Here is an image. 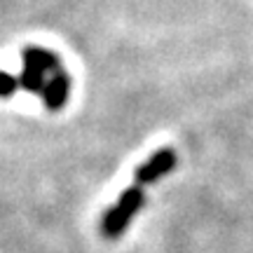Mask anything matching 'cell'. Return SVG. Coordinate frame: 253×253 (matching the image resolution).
Segmentation results:
<instances>
[{"instance_id":"6da1fadb","label":"cell","mask_w":253,"mask_h":253,"mask_svg":"<svg viewBox=\"0 0 253 253\" xmlns=\"http://www.w3.org/2000/svg\"><path fill=\"white\" fill-rule=\"evenodd\" d=\"M59 71H63L59 54L49 52L45 47H28L24 52V71L19 78V87L33 94H42L47 82L54 78Z\"/></svg>"},{"instance_id":"7a4b0ae2","label":"cell","mask_w":253,"mask_h":253,"mask_svg":"<svg viewBox=\"0 0 253 253\" xmlns=\"http://www.w3.org/2000/svg\"><path fill=\"white\" fill-rule=\"evenodd\" d=\"M143 204H145L143 188L136 185V183H131V185H129V188L118 197V202L106 211L103 223H101L103 235L108 237V239H118V237H122L126 232V227H129V223L136 218V213L143 209Z\"/></svg>"},{"instance_id":"3957f363","label":"cell","mask_w":253,"mask_h":253,"mask_svg":"<svg viewBox=\"0 0 253 253\" xmlns=\"http://www.w3.org/2000/svg\"><path fill=\"white\" fill-rule=\"evenodd\" d=\"M176 162H178V157H176V150L173 148H162V150H157L153 157H148L134 173V183L136 185H153L157 183L160 178L164 176H169V173L176 169Z\"/></svg>"},{"instance_id":"277c9868","label":"cell","mask_w":253,"mask_h":253,"mask_svg":"<svg viewBox=\"0 0 253 253\" xmlns=\"http://www.w3.org/2000/svg\"><path fill=\"white\" fill-rule=\"evenodd\" d=\"M40 96H42V101H45V106L49 110H61L66 106L68 96H71V78H68V73L66 71L56 73L54 78L47 82L45 91Z\"/></svg>"},{"instance_id":"5b68a950","label":"cell","mask_w":253,"mask_h":253,"mask_svg":"<svg viewBox=\"0 0 253 253\" xmlns=\"http://www.w3.org/2000/svg\"><path fill=\"white\" fill-rule=\"evenodd\" d=\"M17 89H21L17 75L0 71V99H9L12 94H17Z\"/></svg>"}]
</instances>
